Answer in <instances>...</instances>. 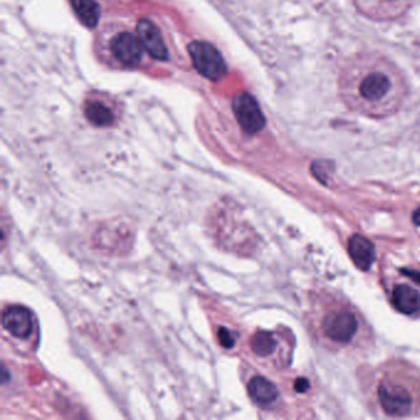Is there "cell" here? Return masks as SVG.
I'll return each mask as SVG.
<instances>
[{
  "mask_svg": "<svg viewBox=\"0 0 420 420\" xmlns=\"http://www.w3.org/2000/svg\"><path fill=\"white\" fill-rule=\"evenodd\" d=\"M3 327L19 339H27L32 333L31 312L24 306H10L3 313Z\"/></svg>",
  "mask_w": 420,
  "mask_h": 420,
  "instance_id": "obj_9",
  "label": "cell"
},
{
  "mask_svg": "<svg viewBox=\"0 0 420 420\" xmlns=\"http://www.w3.org/2000/svg\"><path fill=\"white\" fill-rule=\"evenodd\" d=\"M250 345L258 356H267L275 350L276 340L269 332H258L254 334Z\"/></svg>",
  "mask_w": 420,
  "mask_h": 420,
  "instance_id": "obj_15",
  "label": "cell"
},
{
  "mask_svg": "<svg viewBox=\"0 0 420 420\" xmlns=\"http://www.w3.org/2000/svg\"><path fill=\"white\" fill-rule=\"evenodd\" d=\"M358 321L352 312H334L323 321V330L328 338L338 343H349L358 332Z\"/></svg>",
  "mask_w": 420,
  "mask_h": 420,
  "instance_id": "obj_5",
  "label": "cell"
},
{
  "mask_svg": "<svg viewBox=\"0 0 420 420\" xmlns=\"http://www.w3.org/2000/svg\"><path fill=\"white\" fill-rule=\"evenodd\" d=\"M137 36L140 38L143 49L148 52L149 56L159 61H167L169 57L167 44L157 26L149 21L142 19L137 24Z\"/></svg>",
  "mask_w": 420,
  "mask_h": 420,
  "instance_id": "obj_8",
  "label": "cell"
},
{
  "mask_svg": "<svg viewBox=\"0 0 420 420\" xmlns=\"http://www.w3.org/2000/svg\"><path fill=\"white\" fill-rule=\"evenodd\" d=\"M232 107L241 130L247 132L248 135H257L264 130L265 116L253 95L243 93L235 96Z\"/></svg>",
  "mask_w": 420,
  "mask_h": 420,
  "instance_id": "obj_4",
  "label": "cell"
},
{
  "mask_svg": "<svg viewBox=\"0 0 420 420\" xmlns=\"http://www.w3.org/2000/svg\"><path fill=\"white\" fill-rule=\"evenodd\" d=\"M77 16L83 25L95 27L100 19V8L95 0H70Z\"/></svg>",
  "mask_w": 420,
  "mask_h": 420,
  "instance_id": "obj_13",
  "label": "cell"
},
{
  "mask_svg": "<svg viewBox=\"0 0 420 420\" xmlns=\"http://www.w3.org/2000/svg\"><path fill=\"white\" fill-rule=\"evenodd\" d=\"M217 337H218V341L220 344L224 347V349H232L235 345V341H237V337L235 334L229 330L228 328L221 327L217 332Z\"/></svg>",
  "mask_w": 420,
  "mask_h": 420,
  "instance_id": "obj_16",
  "label": "cell"
},
{
  "mask_svg": "<svg viewBox=\"0 0 420 420\" xmlns=\"http://www.w3.org/2000/svg\"><path fill=\"white\" fill-rule=\"evenodd\" d=\"M86 116L95 126H107L114 121L110 109L101 103H90L86 107Z\"/></svg>",
  "mask_w": 420,
  "mask_h": 420,
  "instance_id": "obj_14",
  "label": "cell"
},
{
  "mask_svg": "<svg viewBox=\"0 0 420 420\" xmlns=\"http://www.w3.org/2000/svg\"><path fill=\"white\" fill-rule=\"evenodd\" d=\"M110 49L115 58L124 66L135 67L142 60V44L138 36L130 32H121L116 35L111 40Z\"/></svg>",
  "mask_w": 420,
  "mask_h": 420,
  "instance_id": "obj_7",
  "label": "cell"
},
{
  "mask_svg": "<svg viewBox=\"0 0 420 420\" xmlns=\"http://www.w3.org/2000/svg\"><path fill=\"white\" fill-rule=\"evenodd\" d=\"M414 0H354V5L365 18L373 21L399 19L412 7Z\"/></svg>",
  "mask_w": 420,
  "mask_h": 420,
  "instance_id": "obj_3",
  "label": "cell"
},
{
  "mask_svg": "<svg viewBox=\"0 0 420 420\" xmlns=\"http://www.w3.org/2000/svg\"><path fill=\"white\" fill-rule=\"evenodd\" d=\"M338 90L349 110L372 118L395 115L409 95L403 70L377 52H358L347 57L340 67Z\"/></svg>",
  "mask_w": 420,
  "mask_h": 420,
  "instance_id": "obj_1",
  "label": "cell"
},
{
  "mask_svg": "<svg viewBox=\"0 0 420 420\" xmlns=\"http://www.w3.org/2000/svg\"><path fill=\"white\" fill-rule=\"evenodd\" d=\"M192 64L198 73L212 81H220L227 73L222 55L213 44L206 41H194L187 47Z\"/></svg>",
  "mask_w": 420,
  "mask_h": 420,
  "instance_id": "obj_2",
  "label": "cell"
},
{
  "mask_svg": "<svg viewBox=\"0 0 420 420\" xmlns=\"http://www.w3.org/2000/svg\"><path fill=\"white\" fill-rule=\"evenodd\" d=\"M378 397L384 413L391 417H406L413 407L412 397L403 387H389L382 384L378 389Z\"/></svg>",
  "mask_w": 420,
  "mask_h": 420,
  "instance_id": "obj_6",
  "label": "cell"
},
{
  "mask_svg": "<svg viewBox=\"0 0 420 420\" xmlns=\"http://www.w3.org/2000/svg\"><path fill=\"white\" fill-rule=\"evenodd\" d=\"M349 254L360 270L367 272L376 259V249L373 243L364 235H352L349 241Z\"/></svg>",
  "mask_w": 420,
  "mask_h": 420,
  "instance_id": "obj_10",
  "label": "cell"
},
{
  "mask_svg": "<svg viewBox=\"0 0 420 420\" xmlns=\"http://www.w3.org/2000/svg\"><path fill=\"white\" fill-rule=\"evenodd\" d=\"M293 387H295V391L298 392V393H304V392H307L309 391V387H311V384H309V380L307 378H304V377H300V378H297L296 382L293 384Z\"/></svg>",
  "mask_w": 420,
  "mask_h": 420,
  "instance_id": "obj_17",
  "label": "cell"
},
{
  "mask_svg": "<svg viewBox=\"0 0 420 420\" xmlns=\"http://www.w3.org/2000/svg\"><path fill=\"white\" fill-rule=\"evenodd\" d=\"M413 222L415 226H418V227H420V209L414 211Z\"/></svg>",
  "mask_w": 420,
  "mask_h": 420,
  "instance_id": "obj_19",
  "label": "cell"
},
{
  "mask_svg": "<svg viewBox=\"0 0 420 420\" xmlns=\"http://www.w3.org/2000/svg\"><path fill=\"white\" fill-rule=\"evenodd\" d=\"M402 272L408 276V278L414 280L417 284L420 285V272H414V270H408V269H402Z\"/></svg>",
  "mask_w": 420,
  "mask_h": 420,
  "instance_id": "obj_18",
  "label": "cell"
},
{
  "mask_svg": "<svg viewBox=\"0 0 420 420\" xmlns=\"http://www.w3.org/2000/svg\"><path fill=\"white\" fill-rule=\"evenodd\" d=\"M248 393L260 406H270L278 397L276 386L263 376L252 378V381L248 383Z\"/></svg>",
  "mask_w": 420,
  "mask_h": 420,
  "instance_id": "obj_12",
  "label": "cell"
},
{
  "mask_svg": "<svg viewBox=\"0 0 420 420\" xmlns=\"http://www.w3.org/2000/svg\"><path fill=\"white\" fill-rule=\"evenodd\" d=\"M392 301L403 315H414L420 311V293L408 285H397L393 289Z\"/></svg>",
  "mask_w": 420,
  "mask_h": 420,
  "instance_id": "obj_11",
  "label": "cell"
}]
</instances>
